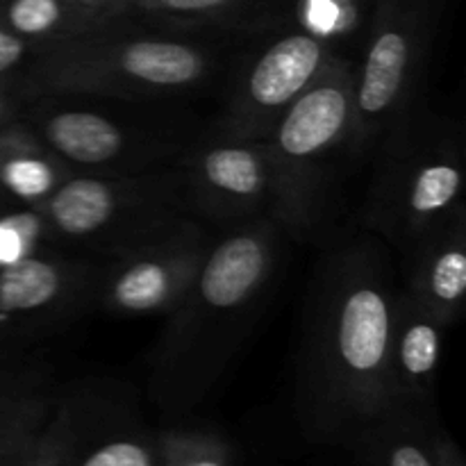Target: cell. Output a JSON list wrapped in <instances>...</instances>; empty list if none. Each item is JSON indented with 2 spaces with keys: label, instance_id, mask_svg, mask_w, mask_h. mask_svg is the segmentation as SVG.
Segmentation results:
<instances>
[{
  "label": "cell",
  "instance_id": "obj_1",
  "mask_svg": "<svg viewBox=\"0 0 466 466\" xmlns=\"http://www.w3.org/2000/svg\"><path fill=\"white\" fill-rule=\"evenodd\" d=\"M396 287L371 237L339 246L319 267L299 371L300 412L323 437H358L394 412L390 337Z\"/></svg>",
  "mask_w": 466,
  "mask_h": 466
},
{
  "label": "cell",
  "instance_id": "obj_2",
  "mask_svg": "<svg viewBox=\"0 0 466 466\" xmlns=\"http://www.w3.org/2000/svg\"><path fill=\"white\" fill-rule=\"evenodd\" d=\"M285 237V228L271 217L217 232L150 355L155 403L182 412L217 385L262 309Z\"/></svg>",
  "mask_w": 466,
  "mask_h": 466
},
{
  "label": "cell",
  "instance_id": "obj_3",
  "mask_svg": "<svg viewBox=\"0 0 466 466\" xmlns=\"http://www.w3.org/2000/svg\"><path fill=\"white\" fill-rule=\"evenodd\" d=\"M221 66V44L205 35L121 16L94 32L44 46L25 80L39 94L155 100L203 89Z\"/></svg>",
  "mask_w": 466,
  "mask_h": 466
},
{
  "label": "cell",
  "instance_id": "obj_4",
  "mask_svg": "<svg viewBox=\"0 0 466 466\" xmlns=\"http://www.w3.org/2000/svg\"><path fill=\"white\" fill-rule=\"evenodd\" d=\"M32 209L50 246L103 262L194 217L176 162L132 173H73Z\"/></svg>",
  "mask_w": 466,
  "mask_h": 466
},
{
  "label": "cell",
  "instance_id": "obj_5",
  "mask_svg": "<svg viewBox=\"0 0 466 466\" xmlns=\"http://www.w3.org/2000/svg\"><path fill=\"white\" fill-rule=\"evenodd\" d=\"M364 221L400 253L464 208V130L417 105L385 137Z\"/></svg>",
  "mask_w": 466,
  "mask_h": 466
},
{
  "label": "cell",
  "instance_id": "obj_6",
  "mask_svg": "<svg viewBox=\"0 0 466 466\" xmlns=\"http://www.w3.org/2000/svg\"><path fill=\"white\" fill-rule=\"evenodd\" d=\"M353 130V62L337 53L278 118L264 141L273 180V218L287 235H308L326 205L337 155Z\"/></svg>",
  "mask_w": 466,
  "mask_h": 466
},
{
  "label": "cell",
  "instance_id": "obj_7",
  "mask_svg": "<svg viewBox=\"0 0 466 466\" xmlns=\"http://www.w3.org/2000/svg\"><path fill=\"white\" fill-rule=\"evenodd\" d=\"M444 0H376L353 64L349 157H362L417 107Z\"/></svg>",
  "mask_w": 466,
  "mask_h": 466
},
{
  "label": "cell",
  "instance_id": "obj_8",
  "mask_svg": "<svg viewBox=\"0 0 466 466\" xmlns=\"http://www.w3.org/2000/svg\"><path fill=\"white\" fill-rule=\"evenodd\" d=\"M32 139L77 173H132L180 157L185 141L71 94H39L23 121Z\"/></svg>",
  "mask_w": 466,
  "mask_h": 466
},
{
  "label": "cell",
  "instance_id": "obj_9",
  "mask_svg": "<svg viewBox=\"0 0 466 466\" xmlns=\"http://www.w3.org/2000/svg\"><path fill=\"white\" fill-rule=\"evenodd\" d=\"M268 39L246 55L228 86L214 135L262 141L337 55L332 46L294 25L267 32Z\"/></svg>",
  "mask_w": 466,
  "mask_h": 466
},
{
  "label": "cell",
  "instance_id": "obj_10",
  "mask_svg": "<svg viewBox=\"0 0 466 466\" xmlns=\"http://www.w3.org/2000/svg\"><path fill=\"white\" fill-rule=\"evenodd\" d=\"M103 259L46 246L0 267V350L35 339L96 303Z\"/></svg>",
  "mask_w": 466,
  "mask_h": 466
},
{
  "label": "cell",
  "instance_id": "obj_11",
  "mask_svg": "<svg viewBox=\"0 0 466 466\" xmlns=\"http://www.w3.org/2000/svg\"><path fill=\"white\" fill-rule=\"evenodd\" d=\"M214 237L209 223L191 217L150 244L105 259L96 303L127 317H167L198 273Z\"/></svg>",
  "mask_w": 466,
  "mask_h": 466
},
{
  "label": "cell",
  "instance_id": "obj_12",
  "mask_svg": "<svg viewBox=\"0 0 466 466\" xmlns=\"http://www.w3.org/2000/svg\"><path fill=\"white\" fill-rule=\"evenodd\" d=\"M194 217L230 228L273 218V180L264 141L212 135L187 144L176 159Z\"/></svg>",
  "mask_w": 466,
  "mask_h": 466
},
{
  "label": "cell",
  "instance_id": "obj_13",
  "mask_svg": "<svg viewBox=\"0 0 466 466\" xmlns=\"http://www.w3.org/2000/svg\"><path fill=\"white\" fill-rule=\"evenodd\" d=\"M446 328L408 291H399L390 337V394L394 410L428 414L435 400Z\"/></svg>",
  "mask_w": 466,
  "mask_h": 466
},
{
  "label": "cell",
  "instance_id": "obj_14",
  "mask_svg": "<svg viewBox=\"0 0 466 466\" xmlns=\"http://www.w3.org/2000/svg\"><path fill=\"white\" fill-rule=\"evenodd\" d=\"M408 291L444 328L460 319L466 296V208L414 241L408 250Z\"/></svg>",
  "mask_w": 466,
  "mask_h": 466
},
{
  "label": "cell",
  "instance_id": "obj_15",
  "mask_svg": "<svg viewBox=\"0 0 466 466\" xmlns=\"http://www.w3.org/2000/svg\"><path fill=\"white\" fill-rule=\"evenodd\" d=\"M289 9L291 0H137L123 16L177 32L259 35L289 25Z\"/></svg>",
  "mask_w": 466,
  "mask_h": 466
},
{
  "label": "cell",
  "instance_id": "obj_16",
  "mask_svg": "<svg viewBox=\"0 0 466 466\" xmlns=\"http://www.w3.org/2000/svg\"><path fill=\"white\" fill-rule=\"evenodd\" d=\"M116 18L77 0H0V25L36 46L86 35Z\"/></svg>",
  "mask_w": 466,
  "mask_h": 466
},
{
  "label": "cell",
  "instance_id": "obj_17",
  "mask_svg": "<svg viewBox=\"0 0 466 466\" xmlns=\"http://www.w3.org/2000/svg\"><path fill=\"white\" fill-rule=\"evenodd\" d=\"M426 417L412 410H394L364 428L355 440L362 444L367 466H435Z\"/></svg>",
  "mask_w": 466,
  "mask_h": 466
},
{
  "label": "cell",
  "instance_id": "obj_18",
  "mask_svg": "<svg viewBox=\"0 0 466 466\" xmlns=\"http://www.w3.org/2000/svg\"><path fill=\"white\" fill-rule=\"evenodd\" d=\"M73 173L77 171L41 148L30 135L25 144L18 146L0 164V191L14 205L32 208Z\"/></svg>",
  "mask_w": 466,
  "mask_h": 466
},
{
  "label": "cell",
  "instance_id": "obj_19",
  "mask_svg": "<svg viewBox=\"0 0 466 466\" xmlns=\"http://www.w3.org/2000/svg\"><path fill=\"white\" fill-rule=\"evenodd\" d=\"M373 3L376 0H291L289 25L326 41L341 53L339 48L346 41L364 36Z\"/></svg>",
  "mask_w": 466,
  "mask_h": 466
},
{
  "label": "cell",
  "instance_id": "obj_20",
  "mask_svg": "<svg viewBox=\"0 0 466 466\" xmlns=\"http://www.w3.org/2000/svg\"><path fill=\"white\" fill-rule=\"evenodd\" d=\"M77 449V412L73 403L55 408L35 437L0 458V466H66Z\"/></svg>",
  "mask_w": 466,
  "mask_h": 466
},
{
  "label": "cell",
  "instance_id": "obj_21",
  "mask_svg": "<svg viewBox=\"0 0 466 466\" xmlns=\"http://www.w3.org/2000/svg\"><path fill=\"white\" fill-rule=\"evenodd\" d=\"M157 466H235V458L214 432L173 428L157 435Z\"/></svg>",
  "mask_w": 466,
  "mask_h": 466
},
{
  "label": "cell",
  "instance_id": "obj_22",
  "mask_svg": "<svg viewBox=\"0 0 466 466\" xmlns=\"http://www.w3.org/2000/svg\"><path fill=\"white\" fill-rule=\"evenodd\" d=\"M55 408L57 400L50 390L0 403V458L35 437L53 417Z\"/></svg>",
  "mask_w": 466,
  "mask_h": 466
},
{
  "label": "cell",
  "instance_id": "obj_23",
  "mask_svg": "<svg viewBox=\"0 0 466 466\" xmlns=\"http://www.w3.org/2000/svg\"><path fill=\"white\" fill-rule=\"evenodd\" d=\"M50 246L44 223L32 208L0 209V267Z\"/></svg>",
  "mask_w": 466,
  "mask_h": 466
},
{
  "label": "cell",
  "instance_id": "obj_24",
  "mask_svg": "<svg viewBox=\"0 0 466 466\" xmlns=\"http://www.w3.org/2000/svg\"><path fill=\"white\" fill-rule=\"evenodd\" d=\"M66 466H157V437H114L82 458L76 451Z\"/></svg>",
  "mask_w": 466,
  "mask_h": 466
},
{
  "label": "cell",
  "instance_id": "obj_25",
  "mask_svg": "<svg viewBox=\"0 0 466 466\" xmlns=\"http://www.w3.org/2000/svg\"><path fill=\"white\" fill-rule=\"evenodd\" d=\"M50 390L48 367L14 350H0V403Z\"/></svg>",
  "mask_w": 466,
  "mask_h": 466
},
{
  "label": "cell",
  "instance_id": "obj_26",
  "mask_svg": "<svg viewBox=\"0 0 466 466\" xmlns=\"http://www.w3.org/2000/svg\"><path fill=\"white\" fill-rule=\"evenodd\" d=\"M41 48L0 25V80H25Z\"/></svg>",
  "mask_w": 466,
  "mask_h": 466
},
{
  "label": "cell",
  "instance_id": "obj_27",
  "mask_svg": "<svg viewBox=\"0 0 466 466\" xmlns=\"http://www.w3.org/2000/svg\"><path fill=\"white\" fill-rule=\"evenodd\" d=\"M36 96L39 91L32 89L27 80H0V132L23 126Z\"/></svg>",
  "mask_w": 466,
  "mask_h": 466
},
{
  "label": "cell",
  "instance_id": "obj_28",
  "mask_svg": "<svg viewBox=\"0 0 466 466\" xmlns=\"http://www.w3.org/2000/svg\"><path fill=\"white\" fill-rule=\"evenodd\" d=\"M428 441H431V453L435 466H466L462 451L455 444L453 437L446 435L440 428H428Z\"/></svg>",
  "mask_w": 466,
  "mask_h": 466
},
{
  "label": "cell",
  "instance_id": "obj_29",
  "mask_svg": "<svg viewBox=\"0 0 466 466\" xmlns=\"http://www.w3.org/2000/svg\"><path fill=\"white\" fill-rule=\"evenodd\" d=\"M27 139H30V132L25 130V126H16L12 127V130L0 132V164H3L5 157H7L9 153H14L18 146L25 144ZM7 208H18V205H14L12 200L5 198V194L0 191V209H7Z\"/></svg>",
  "mask_w": 466,
  "mask_h": 466
},
{
  "label": "cell",
  "instance_id": "obj_30",
  "mask_svg": "<svg viewBox=\"0 0 466 466\" xmlns=\"http://www.w3.org/2000/svg\"><path fill=\"white\" fill-rule=\"evenodd\" d=\"M77 3H85L89 7L100 9V12L109 14V16H116V7H118V0H77Z\"/></svg>",
  "mask_w": 466,
  "mask_h": 466
},
{
  "label": "cell",
  "instance_id": "obj_31",
  "mask_svg": "<svg viewBox=\"0 0 466 466\" xmlns=\"http://www.w3.org/2000/svg\"><path fill=\"white\" fill-rule=\"evenodd\" d=\"M132 3H137V0H118V7H116V16H123V12H126L127 7H130Z\"/></svg>",
  "mask_w": 466,
  "mask_h": 466
}]
</instances>
